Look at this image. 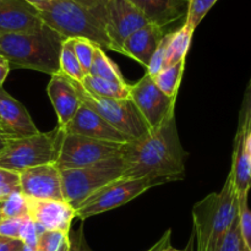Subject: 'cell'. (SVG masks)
Listing matches in <instances>:
<instances>
[{"label":"cell","mask_w":251,"mask_h":251,"mask_svg":"<svg viewBox=\"0 0 251 251\" xmlns=\"http://www.w3.org/2000/svg\"><path fill=\"white\" fill-rule=\"evenodd\" d=\"M185 156L173 114L158 129L124 145L123 178L149 179L154 186L180 180L185 174Z\"/></svg>","instance_id":"obj_1"},{"label":"cell","mask_w":251,"mask_h":251,"mask_svg":"<svg viewBox=\"0 0 251 251\" xmlns=\"http://www.w3.org/2000/svg\"><path fill=\"white\" fill-rule=\"evenodd\" d=\"M63 42V37L46 25L31 33H0V55L9 61L10 66L51 76L60 71L59 58Z\"/></svg>","instance_id":"obj_2"},{"label":"cell","mask_w":251,"mask_h":251,"mask_svg":"<svg viewBox=\"0 0 251 251\" xmlns=\"http://www.w3.org/2000/svg\"><path fill=\"white\" fill-rule=\"evenodd\" d=\"M238 216V196L228 176L220 193H212L193 207L196 251H216Z\"/></svg>","instance_id":"obj_3"},{"label":"cell","mask_w":251,"mask_h":251,"mask_svg":"<svg viewBox=\"0 0 251 251\" xmlns=\"http://www.w3.org/2000/svg\"><path fill=\"white\" fill-rule=\"evenodd\" d=\"M38 10L43 24L64 39L85 38L104 50L115 51L102 21L92 10L73 0H51Z\"/></svg>","instance_id":"obj_4"},{"label":"cell","mask_w":251,"mask_h":251,"mask_svg":"<svg viewBox=\"0 0 251 251\" xmlns=\"http://www.w3.org/2000/svg\"><path fill=\"white\" fill-rule=\"evenodd\" d=\"M64 131L60 126L26 137H10L0 152V168L20 173L32 167L53 164L58 159Z\"/></svg>","instance_id":"obj_5"},{"label":"cell","mask_w":251,"mask_h":251,"mask_svg":"<svg viewBox=\"0 0 251 251\" xmlns=\"http://www.w3.org/2000/svg\"><path fill=\"white\" fill-rule=\"evenodd\" d=\"M124 171L125 164L122 154L92 166L60 171L64 200L76 210L93 193L122 179Z\"/></svg>","instance_id":"obj_6"},{"label":"cell","mask_w":251,"mask_h":251,"mask_svg":"<svg viewBox=\"0 0 251 251\" xmlns=\"http://www.w3.org/2000/svg\"><path fill=\"white\" fill-rule=\"evenodd\" d=\"M76 91L82 104L95 110L115 130L122 132L131 141L140 140L150 132L149 126L130 98L109 100L88 93L82 85L75 82Z\"/></svg>","instance_id":"obj_7"},{"label":"cell","mask_w":251,"mask_h":251,"mask_svg":"<svg viewBox=\"0 0 251 251\" xmlns=\"http://www.w3.org/2000/svg\"><path fill=\"white\" fill-rule=\"evenodd\" d=\"M124 145L126 144L100 141L64 132L55 164L60 171L92 166L112 157L120 156Z\"/></svg>","instance_id":"obj_8"},{"label":"cell","mask_w":251,"mask_h":251,"mask_svg":"<svg viewBox=\"0 0 251 251\" xmlns=\"http://www.w3.org/2000/svg\"><path fill=\"white\" fill-rule=\"evenodd\" d=\"M153 186L154 184L149 179H118L88 196L76 208V217L86 220L107 211L114 210L120 206L126 205L127 202Z\"/></svg>","instance_id":"obj_9"},{"label":"cell","mask_w":251,"mask_h":251,"mask_svg":"<svg viewBox=\"0 0 251 251\" xmlns=\"http://www.w3.org/2000/svg\"><path fill=\"white\" fill-rule=\"evenodd\" d=\"M130 100L134 102L150 131L158 129L171 115L176 114V98L164 95L147 73L136 83L130 85Z\"/></svg>","instance_id":"obj_10"},{"label":"cell","mask_w":251,"mask_h":251,"mask_svg":"<svg viewBox=\"0 0 251 251\" xmlns=\"http://www.w3.org/2000/svg\"><path fill=\"white\" fill-rule=\"evenodd\" d=\"M149 22L127 0H104L103 2V27L117 53L123 54L125 39Z\"/></svg>","instance_id":"obj_11"},{"label":"cell","mask_w":251,"mask_h":251,"mask_svg":"<svg viewBox=\"0 0 251 251\" xmlns=\"http://www.w3.org/2000/svg\"><path fill=\"white\" fill-rule=\"evenodd\" d=\"M20 191L33 200H64L60 169L53 164L32 167L19 173Z\"/></svg>","instance_id":"obj_12"},{"label":"cell","mask_w":251,"mask_h":251,"mask_svg":"<svg viewBox=\"0 0 251 251\" xmlns=\"http://www.w3.org/2000/svg\"><path fill=\"white\" fill-rule=\"evenodd\" d=\"M28 216L38 228L39 235L44 232H60L69 235L76 210L65 200H33L27 199Z\"/></svg>","instance_id":"obj_13"},{"label":"cell","mask_w":251,"mask_h":251,"mask_svg":"<svg viewBox=\"0 0 251 251\" xmlns=\"http://www.w3.org/2000/svg\"><path fill=\"white\" fill-rule=\"evenodd\" d=\"M61 129L65 134L78 135V136L90 137L100 141L117 142V144L131 142L129 137L115 130L100 114H97L91 108L86 107L85 104L78 108L73 119Z\"/></svg>","instance_id":"obj_14"},{"label":"cell","mask_w":251,"mask_h":251,"mask_svg":"<svg viewBox=\"0 0 251 251\" xmlns=\"http://www.w3.org/2000/svg\"><path fill=\"white\" fill-rule=\"evenodd\" d=\"M43 26L39 10L26 0H0V33H31Z\"/></svg>","instance_id":"obj_15"},{"label":"cell","mask_w":251,"mask_h":251,"mask_svg":"<svg viewBox=\"0 0 251 251\" xmlns=\"http://www.w3.org/2000/svg\"><path fill=\"white\" fill-rule=\"evenodd\" d=\"M0 132L7 137H26L38 134L26 108L0 87Z\"/></svg>","instance_id":"obj_16"},{"label":"cell","mask_w":251,"mask_h":251,"mask_svg":"<svg viewBox=\"0 0 251 251\" xmlns=\"http://www.w3.org/2000/svg\"><path fill=\"white\" fill-rule=\"evenodd\" d=\"M47 93L58 117L59 126H65L82 105L75 83L59 71L51 75L47 86Z\"/></svg>","instance_id":"obj_17"},{"label":"cell","mask_w":251,"mask_h":251,"mask_svg":"<svg viewBox=\"0 0 251 251\" xmlns=\"http://www.w3.org/2000/svg\"><path fill=\"white\" fill-rule=\"evenodd\" d=\"M164 34L162 27L149 22L125 39L122 47L123 55L129 56L147 68Z\"/></svg>","instance_id":"obj_18"},{"label":"cell","mask_w":251,"mask_h":251,"mask_svg":"<svg viewBox=\"0 0 251 251\" xmlns=\"http://www.w3.org/2000/svg\"><path fill=\"white\" fill-rule=\"evenodd\" d=\"M238 199L248 198L251 189V154L249 134L237 130L232 156V169L229 173Z\"/></svg>","instance_id":"obj_19"},{"label":"cell","mask_w":251,"mask_h":251,"mask_svg":"<svg viewBox=\"0 0 251 251\" xmlns=\"http://www.w3.org/2000/svg\"><path fill=\"white\" fill-rule=\"evenodd\" d=\"M131 2L150 22L163 28L167 25L183 16L180 1L178 0H127Z\"/></svg>","instance_id":"obj_20"},{"label":"cell","mask_w":251,"mask_h":251,"mask_svg":"<svg viewBox=\"0 0 251 251\" xmlns=\"http://www.w3.org/2000/svg\"><path fill=\"white\" fill-rule=\"evenodd\" d=\"M82 87L88 93L97 97L109 100H126L130 98V85L127 82L118 83L96 76L86 75Z\"/></svg>","instance_id":"obj_21"},{"label":"cell","mask_w":251,"mask_h":251,"mask_svg":"<svg viewBox=\"0 0 251 251\" xmlns=\"http://www.w3.org/2000/svg\"><path fill=\"white\" fill-rule=\"evenodd\" d=\"M193 34L194 31L189 28L186 25H183L176 32H171L168 47H167L166 66L164 68L185 60V56L188 54L189 48H190Z\"/></svg>","instance_id":"obj_22"},{"label":"cell","mask_w":251,"mask_h":251,"mask_svg":"<svg viewBox=\"0 0 251 251\" xmlns=\"http://www.w3.org/2000/svg\"><path fill=\"white\" fill-rule=\"evenodd\" d=\"M59 66H60V73L64 74L66 77L82 85L83 80L86 77V73L83 71L81 64L78 63L77 56L74 51L73 38L64 39L63 44H61Z\"/></svg>","instance_id":"obj_23"},{"label":"cell","mask_w":251,"mask_h":251,"mask_svg":"<svg viewBox=\"0 0 251 251\" xmlns=\"http://www.w3.org/2000/svg\"><path fill=\"white\" fill-rule=\"evenodd\" d=\"M88 75L104 78V80L113 81V82L118 83L126 82V81L124 80V77H123L122 74H120L118 66L108 58L104 49H102L98 46H96L95 48L92 65H91Z\"/></svg>","instance_id":"obj_24"},{"label":"cell","mask_w":251,"mask_h":251,"mask_svg":"<svg viewBox=\"0 0 251 251\" xmlns=\"http://www.w3.org/2000/svg\"><path fill=\"white\" fill-rule=\"evenodd\" d=\"M184 69H185V60L180 61L174 65L167 66L162 69L153 78L157 87L171 98H176L179 86H180L181 77H183Z\"/></svg>","instance_id":"obj_25"},{"label":"cell","mask_w":251,"mask_h":251,"mask_svg":"<svg viewBox=\"0 0 251 251\" xmlns=\"http://www.w3.org/2000/svg\"><path fill=\"white\" fill-rule=\"evenodd\" d=\"M28 216L27 199L20 190L9 194L0 202V221L7 218H21Z\"/></svg>","instance_id":"obj_26"},{"label":"cell","mask_w":251,"mask_h":251,"mask_svg":"<svg viewBox=\"0 0 251 251\" xmlns=\"http://www.w3.org/2000/svg\"><path fill=\"white\" fill-rule=\"evenodd\" d=\"M216 2H217V0H189L184 25L195 31L199 24L202 21L203 17L212 9Z\"/></svg>","instance_id":"obj_27"},{"label":"cell","mask_w":251,"mask_h":251,"mask_svg":"<svg viewBox=\"0 0 251 251\" xmlns=\"http://www.w3.org/2000/svg\"><path fill=\"white\" fill-rule=\"evenodd\" d=\"M216 251H249L247 245H245L244 240H243L242 234H240L238 216L233 221L232 226L227 230L225 237L221 239Z\"/></svg>","instance_id":"obj_28"},{"label":"cell","mask_w":251,"mask_h":251,"mask_svg":"<svg viewBox=\"0 0 251 251\" xmlns=\"http://www.w3.org/2000/svg\"><path fill=\"white\" fill-rule=\"evenodd\" d=\"M74 39V51L77 56L78 63L82 66L86 75L90 73L91 65L93 60V53H95L96 44L85 38H73Z\"/></svg>","instance_id":"obj_29"},{"label":"cell","mask_w":251,"mask_h":251,"mask_svg":"<svg viewBox=\"0 0 251 251\" xmlns=\"http://www.w3.org/2000/svg\"><path fill=\"white\" fill-rule=\"evenodd\" d=\"M238 220L243 240L251 251V210L248 206V198L238 199Z\"/></svg>","instance_id":"obj_30"},{"label":"cell","mask_w":251,"mask_h":251,"mask_svg":"<svg viewBox=\"0 0 251 251\" xmlns=\"http://www.w3.org/2000/svg\"><path fill=\"white\" fill-rule=\"evenodd\" d=\"M169 37L171 33H166L162 38V41L159 42L158 47H157L156 51L152 55L151 60H150L149 65H147V71L151 77H154L162 69H164L166 66V55H167V47H168Z\"/></svg>","instance_id":"obj_31"},{"label":"cell","mask_w":251,"mask_h":251,"mask_svg":"<svg viewBox=\"0 0 251 251\" xmlns=\"http://www.w3.org/2000/svg\"><path fill=\"white\" fill-rule=\"evenodd\" d=\"M68 235L60 232H44L39 235L36 251H58Z\"/></svg>","instance_id":"obj_32"},{"label":"cell","mask_w":251,"mask_h":251,"mask_svg":"<svg viewBox=\"0 0 251 251\" xmlns=\"http://www.w3.org/2000/svg\"><path fill=\"white\" fill-rule=\"evenodd\" d=\"M238 130L250 134L251 131V78L247 86L244 93L242 108L239 112V122H238Z\"/></svg>","instance_id":"obj_33"},{"label":"cell","mask_w":251,"mask_h":251,"mask_svg":"<svg viewBox=\"0 0 251 251\" xmlns=\"http://www.w3.org/2000/svg\"><path fill=\"white\" fill-rule=\"evenodd\" d=\"M38 238L39 232L36 223L29 218V216H27V217H25L24 221H22L19 239L21 240L25 245H28V247L31 248H36Z\"/></svg>","instance_id":"obj_34"},{"label":"cell","mask_w":251,"mask_h":251,"mask_svg":"<svg viewBox=\"0 0 251 251\" xmlns=\"http://www.w3.org/2000/svg\"><path fill=\"white\" fill-rule=\"evenodd\" d=\"M16 190H20L19 173L0 168V199H5Z\"/></svg>","instance_id":"obj_35"},{"label":"cell","mask_w":251,"mask_h":251,"mask_svg":"<svg viewBox=\"0 0 251 251\" xmlns=\"http://www.w3.org/2000/svg\"><path fill=\"white\" fill-rule=\"evenodd\" d=\"M24 218L25 217L7 218V220L0 221V237L10 238V239H19L20 229H21Z\"/></svg>","instance_id":"obj_36"},{"label":"cell","mask_w":251,"mask_h":251,"mask_svg":"<svg viewBox=\"0 0 251 251\" xmlns=\"http://www.w3.org/2000/svg\"><path fill=\"white\" fill-rule=\"evenodd\" d=\"M70 251H92L86 242L85 234H83V228L81 226L77 230L70 232L68 235Z\"/></svg>","instance_id":"obj_37"},{"label":"cell","mask_w":251,"mask_h":251,"mask_svg":"<svg viewBox=\"0 0 251 251\" xmlns=\"http://www.w3.org/2000/svg\"><path fill=\"white\" fill-rule=\"evenodd\" d=\"M146 251H183L176 249V248L172 247L171 244V230H167L166 234L156 243L152 248H150L149 250Z\"/></svg>","instance_id":"obj_38"},{"label":"cell","mask_w":251,"mask_h":251,"mask_svg":"<svg viewBox=\"0 0 251 251\" xmlns=\"http://www.w3.org/2000/svg\"><path fill=\"white\" fill-rule=\"evenodd\" d=\"M73 1L95 11L103 24V2H104V0H73Z\"/></svg>","instance_id":"obj_39"},{"label":"cell","mask_w":251,"mask_h":251,"mask_svg":"<svg viewBox=\"0 0 251 251\" xmlns=\"http://www.w3.org/2000/svg\"><path fill=\"white\" fill-rule=\"evenodd\" d=\"M24 243L19 239L0 237V251H22Z\"/></svg>","instance_id":"obj_40"},{"label":"cell","mask_w":251,"mask_h":251,"mask_svg":"<svg viewBox=\"0 0 251 251\" xmlns=\"http://www.w3.org/2000/svg\"><path fill=\"white\" fill-rule=\"evenodd\" d=\"M10 69H11V66H10L9 61L4 56L0 55V87H2V85H4L5 80L10 73Z\"/></svg>","instance_id":"obj_41"},{"label":"cell","mask_w":251,"mask_h":251,"mask_svg":"<svg viewBox=\"0 0 251 251\" xmlns=\"http://www.w3.org/2000/svg\"><path fill=\"white\" fill-rule=\"evenodd\" d=\"M27 2H29L31 5H33L34 7H37V9H39L41 6H43V5L48 4V2H50L51 0H26Z\"/></svg>","instance_id":"obj_42"},{"label":"cell","mask_w":251,"mask_h":251,"mask_svg":"<svg viewBox=\"0 0 251 251\" xmlns=\"http://www.w3.org/2000/svg\"><path fill=\"white\" fill-rule=\"evenodd\" d=\"M7 139H10V137L5 136V135L2 134V132H0V152H1L2 150L5 149V146H6Z\"/></svg>","instance_id":"obj_43"},{"label":"cell","mask_w":251,"mask_h":251,"mask_svg":"<svg viewBox=\"0 0 251 251\" xmlns=\"http://www.w3.org/2000/svg\"><path fill=\"white\" fill-rule=\"evenodd\" d=\"M58 251H70V245H69V239H68V237L65 238V240H64L63 244H61V247L59 248Z\"/></svg>","instance_id":"obj_44"},{"label":"cell","mask_w":251,"mask_h":251,"mask_svg":"<svg viewBox=\"0 0 251 251\" xmlns=\"http://www.w3.org/2000/svg\"><path fill=\"white\" fill-rule=\"evenodd\" d=\"M22 251H36V249H34V248L28 247V245L24 244V247H22Z\"/></svg>","instance_id":"obj_45"},{"label":"cell","mask_w":251,"mask_h":251,"mask_svg":"<svg viewBox=\"0 0 251 251\" xmlns=\"http://www.w3.org/2000/svg\"><path fill=\"white\" fill-rule=\"evenodd\" d=\"M249 150H250V154H251V131L249 134Z\"/></svg>","instance_id":"obj_46"},{"label":"cell","mask_w":251,"mask_h":251,"mask_svg":"<svg viewBox=\"0 0 251 251\" xmlns=\"http://www.w3.org/2000/svg\"><path fill=\"white\" fill-rule=\"evenodd\" d=\"M2 200H4V199H0V202H1V201H2Z\"/></svg>","instance_id":"obj_47"},{"label":"cell","mask_w":251,"mask_h":251,"mask_svg":"<svg viewBox=\"0 0 251 251\" xmlns=\"http://www.w3.org/2000/svg\"><path fill=\"white\" fill-rule=\"evenodd\" d=\"M178 1H180V0H178Z\"/></svg>","instance_id":"obj_48"}]
</instances>
